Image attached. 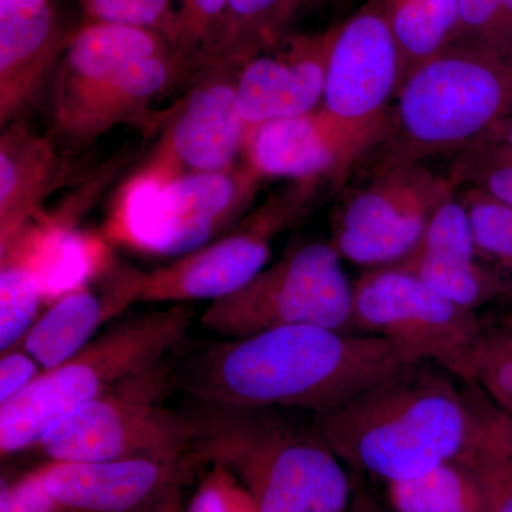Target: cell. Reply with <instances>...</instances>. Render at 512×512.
<instances>
[{
    "instance_id": "60d3db41",
    "label": "cell",
    "mask_w": 512,
    "mask_h": 512,
    "mask_svg": "<svg viewBox=\"0 0 512 512\" xmlns=\"http://www.w3.org/2000/svg\"><path fill=\"white\" fill-rule=\"evenodd\" d=\"M503 429L505 444H507L508 454H510L512 460V417L505 413L503 416Z\"/></svg>"
},
{
    "instance_id": "8fae6325",
    "label": "cell",
    "mask_w": 512,
    "mask_h": 512,
    "mask_svg": "<svg viewBox=\"0 0 512 512\" xmlns=\"http://www.w3.org/2000/svg\"><path fill=\"white\" fill-rule=\"evenodd\" d=\"M375 170L340 208L329 241L342 261L370 269L400 264L412 254L434 212L458 190L450 175L423 164Z\"/></svg>"
},
{
    "instance_id": "9c48e42d",
    "label": "cell",
    "mask_w": 512,
    "mask_h": 512,
    "mask_svg": "<svg viewBox=\"0 0 512 512\" xmlns=\"http://www.w3.org/2000/svg\"><path fill=\"white\" fill-rule=\"evenodd\" d=\"M320 184L291 183L204 247L153 271H136L137 302L217 301L268 266L275 238L312 210Z\"/></svg>"
},
{
    "instance_id": "d6a6232c",
    "label": "cell",
    "mask_w": 512,
    "mask_h": 512,
    "mask_svg": "<svg viewBox=\"0 0 512 512\" xmlns=\"http://www.w3.org/2000/svg\"><path fill=\"white\" fill-rule=\"evenodd\" d=\"M460 37L470 43L512 53V26L500 0H458Z\"/></svg>"
},
{
    "instance_id": "30bf717a",
    "label": "cell",
    "mask_w": 512,
    "mask_h": 512,
    "mask_svg": "<svg viewBox=\"0 0 512 512\" xmlns=\"http://www.w3.org/2000/svg\"><path fill=\"white\" fill-rule=\"evenodd\" d=\"M400 84L402 66L387 23L386 0H367L338 25L319 106L357 160L376 150L389 134L390 103Z\"/></svg>"
},
{
    "instance_id": "8d00e7d4",
    "label": "cell",
    "mask_w": 512,
    "mask_h": 512,
    "mask_svg": "<svg viewBox=\"0 0 512 512\" xmlns=\"http://www.w3.org/2000/svg\"><path fill=\"white\" fill-rule=\"evenodd\" d=\"M470 144H485V146H503L512 148V117L488 128L485 133L471 141ZM468 144V146H470Z\"/></svg>"
},
{
    "instance_id": "3957f363",
    "label": "cell",
    "mask_w": 512,
    "mask_h": 512,
    "mask_svg": "<svg viewBox=\"0 0 512 512\" xmlns=\"http://www.w3.org/2000/svg\"><path fill=\"white\" fill-rule=\"evenodd\" d=\"M276 410L205 403L192 416L195 454L231 468L258 512H350L356 490L345 464L313 421Z\"/></svg>"
},
{
    "instance_id": "e0dca14e",
    "label": "cell",
    "mask_w": 512,
    "mask_h": 512,
    "mask_svg": "<svg viewBox=\"0 0 512 512\" xmlns=\"http://www.w3.org/2000/svg\"><path fill=\"white\" fill-rule=\"evenodd\" d=\"M242 163L262 181L323 185L339 184L359 160L335 124L316 109L256 127L245 141Z\"/></svg>"
},
{
    "instance_id": "f1b7e54d",
    "label": "cell",
    "mask_w": 512,
    "mask_h": 512,
    "mask_svg": "<svg viewBox=\"0 0 512 512\" xmlns=\"http://www.w3.org/2000/svg\"><path fill=\"white\" fill-rule=\"evenodd\" d=\"M478 252L504 274L512 275V207L476 188H458Z\"/></svg>"
},
{
    "instance_id": "8992f818",
    "label": "cell",
    "mask_w": 512,
    "mask_h": 512,
    "mask_svg": "<svg viewBox=\"0 0 512 512\" xmlns=\"http://www.w3.org/2000/svg\"><path fill=\"white\" fill-rule=\"evenodd\" d=\"M173 382L167 360H161L69 414L36 448L47 461L197 456L194 417L165 406Z\"/></svg>"
},
{
    "instance_id": "836d02e7",
    "label": "cell",
    "mask_w": 512,
    "mask_h": 512,
    "mask_svg": "<svg viewBox=\"0 0 512 512\" xmlns=\"http://www.w3.org/2000/svg\"><path fill=\"white\" fill-rule=\"evenodd\" d=\"M185 512H258L254 498L237 474L221 463H210Z\"/></svg>"
},
{
    "instance_id": "d4e9b609",
    "label": "cell",
    "mask_w": 512,
    "mask_h": 512,
    "mask_svg": "<svg viewBox=\"0 0 512 512\" xmlns=\"http://www.w3.org/2000/svg\"><path fill=\"white\" fill-rule=\"evenodd\" d=\"M392 512H488L483 484L464 454L441 466L387 484Z\"/></svg>"
},
{
    "instance_id": "1f68e13d",
    "label": "cell",
    "mask_w": 512,
    "mask_h": 512,
    "mask_svg": "<svg viewBox=\"0 0 512 512\" xmlns=\"http://www.w3.org/2000/svg\"><path fill=\"white\" fill-rule=\"evenodd\" d=\"M86 20L156 30L173 46L175 0H79Z\"/></svg>"
},
{
    "instance_id": "7c38bea8",
    "label": "cell",
    "mask_w": 512,
    "mask_h": 512,
    "mask_svg": "<svg viewBox=\"0 0 512 512\" xmlns=\"http://www.w3.org/2000/svg\"><path fill=\"white\" fill-rule=\"evenodd\" d=\"M242 64L221 57L194 73L190 89L163 117V134L126 188L158 187L241 163L247 141L237 97Z\"/></svg>"
},
{
    "instance_id": "ac0fdd59",
    "label": "cell",
    "mask_w": 512,
    "mask_h": 512,
    "mask_svg": "<svg viewBox=\"0 0 512 512\" xmlns=\"http://www.w3.org/2000/svg\"><path fill=\"white\" fill-rule=\"evenodd\" d=\"M136 268L111 261L106 278L97 272L63 292L40 313L20 345L45 370L62 365L94 339L97 330L134 305Z\"/></svg>"
},
{
    "instance_id": "d6986e66",
    "label": "cell",
    "mask_w": 512,
    "mask_h": 512,
    "mask_svg": "<svg viewBox=\"0 0 512 512\" xmlns=\"http://www.w3.org/2000/svg\"><path fill=\"white\" fill-rule=\"evenodd\" d=\"M170 49L174 47L167 37L156 30L86 20L70 33L56 67L53 123L66 120L128 64Z\"/></svg>"
},
{
    "instance_id": "44dd1931",
    "label": "cell",
    "mask_w": 512,
    "mask_h": 512,
    "mask_svg": "<svg viewBox=\"0 0 512 512\" xmlns=\"http://www.w3.org/2000/svg\"><path fill=\"white\" fill-rule=\"evenodd\" d=\"M70 35V33H69ZM69 35L52 5L0 10V123H15L39 97Z\"/></svg>"
},
{
    "instance_id": "e575fe53",
    "label": "cell",
    "mask_w": 512,
    "mask_h": 512,
    "mask_svg": "<svg viewBox=\"0 0 512 512\" xmlns=\"http://www.w3.org/2000/svg\"><path fill=\"white\" fill-rule=\"evenodd\" d=\"M0 512H62L47 487L46 463L3 485Z\"/></svg>"
},
{
    "instance_id": "603a6c76",
    "label": "cell",
    "mask_w": 512,
    "mask_h": 512,
    "mask_svg": "<svg viewBox=\"0 0 512 512\" xmlns=\"http://www.w3.org/2000/svg\"><path fill=\"white\" fill-rule=\"evenodd\" d=\"M62 174L63 163L50 138L16 121L6 126L0 137V248L36 220Z\"/></svg>"
},
{
    "instance_id": "7402d4cb",
    "label": "cell",
    "mask_w": 512,
    "mask_h": 512,
    "mask_svg": "<svg viewBox=\"0 0 512 512\" xmlns=\"http://www.w3.org/2000/svg\"><path fill=\"white\" fill-rule=\"evenodd\" d=\"M185 74L174 49L136 60L99 87L56 131L70 141L89 143L120 124L146 126L153 119L151 104Z\"/></svg>"
},
{
    "instance_id": "277c9868",
    "label": "cell",
    "mask_w": 512,
    "mask_h": 512,
    "mask_svg": "<svg viewBox=\"0 0 512 512\" xmlns=\"http://www.w3.org/2000/svg\"><path fill=\"white\" fill-rule=\"evenodd\" d=\"M510 117L512 53L456 43L404 80L376 168L463 150Z\"/></svg>"
},
{
    "instance_id": "52a82bcc",
    "label": "cell",
    "mask_w": 512,
    "mask_h": 512,
    "mask_svg": "<svg viewBox=\"0 0 512 512\" xmlns=\"http://www.w3.org/2000/svg\"><path fill=\"white\" fill-rule=\"evenodd\" d=\"M353 284L330 242L289 249L247 285L211 302L201 325L237 339L293 325L353 332Z\"/></svg>"
},
{
    "instance_id": "ab89813d",
    "label": "cell",
    "mask_w": 512,
    "mask_h": 512,
    "mask_svg": "<svg viewBox=\"0 0 512 512\" xmlns=\"http://www.w3.org/2000/svg\"><path fill=\"white\" fill-rule=\"evenodd\" d=\"M177 494L173 497L167 498L163 503L154 505L153 508L144 512H175L177 511Z\"/></svg>"
},
{
    "instance_id": "5b68a950",
    "label": "cell",
    "mask_w": 512,
    "mask_h": 512,
    "mask_svg": "<svg viewBox=\"0 0 512 512\" xmlns=\"http://www.w3.org/2000/svg\"><path fill=\"white\" fill-rule=\"evenodd\" d=\"M192 315L185 303L121 320L0 406L2 457L36 448L50 429L111 387L165 359Z\"/></svg>"
},
{
    "instance_id": "4316f807",
    "label": "cell",
    "mask_w": 512,
    "mask_h": 512,
    "mask_svg": "<svg viewBox=\"0 0 512 512\" xmlns=\"http://www.w3.org/2000/svg\"><path fill=\"white\" fill-rule=\"evenodd\" d=\"M228 32V0H175L173 47L187 73L220 59Z\"/></svg>"
},
{
    "instance_id": "7a4b0ae2",
    "label": "cell",
    "mask_w": 512,
    "mask_h": 512,
    "mask_svg": "<svg viewBox=\"0 0 512 512\" xmlns=\"http://www.w3.org/2000/svg\"><path fill=\"white\" fill-rule=\"evenodd\" d=\"M483 406L443 367L412 360L312 421L346 467L389 484L460 457Z\"/></svg>"
},
{
    "instance_id": "74e56055",
    "label": "cell",
    "mask_w": 512,
    "mask_h": 512,
    "mask_svg": "<svg viewBox=\"0 0 512 512\" xmlns=\"http://www.w3.org/2000/svg\"><path fill=\"white\" fill-rule=\"evenodd\" d=\"M350 512H389L383 510L375 498L370 497L365 491L356 490L353 497L352 508Z\"/></svg>"
},
{
    "instance_id": "ffe728a7",
    "label": "cell",
    "mask_w": 512,
    "mask_h": 512,
    "mask_svg": "<svg viewBox=\"0 0 512 512\" xmlns=\"http://www.w3.org/2000/svg\"><path fill=\"white\" fill-rule=\"evenodd\" d=\"M67 248L69 228L50 218H36L0 248V350L19 343L39 318Z\"/></svg>"
},
{
    "instance_id": "5bb4252c",
    "label": "cell",
    "mask_w": 512,
    "mask_h": 512,
    "mask_svg": "<svg viewBox=\"0 0 512 512\" xmlns=\"http://www.w3.org/2000/svg\"><path fill=\"white\" fill-rule=\"evenodd\" d=\"M200 458L47 461L46 483L62 512H144L180 490Z\"/></svg>"
},
{
    "instance_id": "f546056e",
    "label": "cell",
    "mask_w": 512,
    "mask_h": 512,
    "mask_svg": "<svg viewBox=\"0 0 512 512\" xmlns=\"http://www.w3.org/2000/svg\"><path fill=\"white\" fill-rule=\"evenodd\" d=\"M448 175L457 188H476L512 207L511 147L470 144L458 151Z\"/></svg>"
},
{
    "instance_id": "484cf974",
    "label": "cell",
    "mask_w": 512,
    "mask_h": 512,
    "mask_svg": "<svg viewBox=\"0 0 512 512\" xmlns=\"http://www.w3.org/2000/svg\"><path fill=\"white\" fill-rule=\"evenodd\" d=\"M301 3L302 0H228V32L221 57L245 63L278 45Z\"/></svg>"
},
{
    "instance_id": "ba28073f",
    "label": "cell",
    "mask_w": 512,
    "mask_h": 512,
    "mask_svg": "<svg viewBox=\"0 0 512 512\" xmlns=\"http://www.w3.org/2000/svg\"><path fill=\"white\" fill-rule=\"evenodd\" d=\"M352 330L387 339L467 383L485 333L476 312L444 298L399 265L373 268L356 279Z\"/></svg>"
},
{
    "instance_id": "83f0119b",
    "label": "cell",
    "mask_w": 512,
    "mask_h": 512,
    "mask_svg": "<svg viewBox=\"0 0 512 512\" xmlns=\"http://www.w3.org/2000/svg\"><path fill=\"white\" fill-rule=\"evenodd\" d=\"M463 454L483 484L488 512H512V460L500 409L485 404L480 429Z\"/></svg>"
},
{
    "instance_id": "d590c367",
    "label": "cell",
    "mask_w": 512,
    "mask_h": 512,
    "mask_svg": "<svg viewBox=\"0 0 512 512\" xmlns=\"http://www.w3.org/2000/svg\"><path fill=\"white\" fill-rule=\"evenodd\" d=\"M0 406L22 393L29 384L45 372L35 357L26 352L20 343L0 350Z\"/></svg>"
},
{
    "instance_id": "4dcf8cb0",
    "label": "cell",
    "mask_w": 512,
    "mask_h": 512,
    "mask_svg": "<svg viewBox=\"0 0 512 512\" xmlns=\"http://www.w3.org/2000/svg\"><path fill=\"white\" fill-rule=\"evenodd\" d=\"M471 384L480 386L497 409L512 417V329L485 330Z\"/></svg>"
},
{
    "instance_id": "b9f144b4",
    "label": "cell",
    "mask_w": 512,
    "mask_h": 512,
    "mask_svg": "<svg viewBox=\"0 0 512 512\" xmlns=\"http://www.w3.org/2000/svg\"><path fill=\"white\" fill-rule=\"evenodd\" d=\"M501 5H503V9L505 15H507L508 22L511 23L512 26V0H500Z\"/></svg>"
},
{
    "instance_id": "2e32d148",
    "label": "cell",
    "mask_w": 512,
    "mask_h": 512,
    "mask_svg": "<svg viewBox=\"0 0 512 512\" xmlns=\"http://www.w3.org/2000/svg\"><path fill=\"white\" fill-rule=\"evenodd\" d=\"M480 259L484 258L456 191L434 212L417 248L397 265L444 298L476 312L488 303L512 299V279Z\"/></svg>"
},
{
    "instance_id": "7bdbcfd3",
    "label": "cell",
    "mask_w": 512,
    "mask_h": 512,
    "mask_svg": "<svg viewBox=\"0 0 512 512\" xmlns=\"http://www.w3.org/2000/svg\"><path fill=\"white\" fill-rule=\"evenodd\" d=\"M390 512H392V511H390Z\"/></svg>"
},
{
    "instance_id": "cb8c5ba5",
    "label": "cell",
    "mask_w": 512,
    "mask_h": 512,
    "mask_svg": "<svg viewBox=\"0 0 512 512\" xmlns=\"http://www.w3.org/2000/svg\"><path fill=\"white\" fill-rule=\"evenodd\" d=\"M386 16L399 49L402 84L460 37L458 0H386Z\"/></svg>"
},
{
    "instance_id": "f35d334b",
    "label": "cell",
    "mask_w": 512,
    "mask_h": 512,
    "mask_svg": "<svg viewBox=\"0 0 512 512\" xmlns=\"http://www.w3.org/2000/svg\"><path fill=\"white\" fill-rule=\"evenodd\" d=\"M49 3L50 0H0V10L37 8Z\"/></svg>"
},
{
    "instance_id": "9a60e30c",
    "label": "cell",
    "mask_w": 512,
    "mask_h": 512,
    "mask_svg": "<svg viewBox=\"0 0 512 512\" xmlns=\"http://www.w3.org/2000/svg\"><path fill=\"white\" fill-rule=\"evenodd\" d=\"M338 25L318 33L286 35L242 64L238 109L247 136L269 121L319 109Z\"/></svg>"
},
{
    "instance_id": "6da1fadb",
    "label": "cell",
    "mask_w": 512,
    "mask_h": 512,
    "mask_svg": "<svg viewBox=\"0 0 512 512\" xmlns=\"http://www.w3.org/2000/svg\"><path fill=\"white\" fill-rule=\"evenodd\" d=\"M414 357L389 340L319 325L282 326L218 343L184 367L202 403L332 412Z\"/></svg>"
},
{
    "instance_id": "4fadbf2b",
    "label": "cell",
    "mask_w": 512,
    "mask_h": 512,
    "mask_svg": "<svg viewBox=\"0 0 512 512\" xmlns=\"http://www.w3.org/2000/svg\"><path fill=\"white\" fill-rule=\"evenodd\" d=\"M262 180L245 165L188 174L158 187L127 188L121 237L141 251L181 256L242 220Z\"/></svg>"
}]
</instances>
